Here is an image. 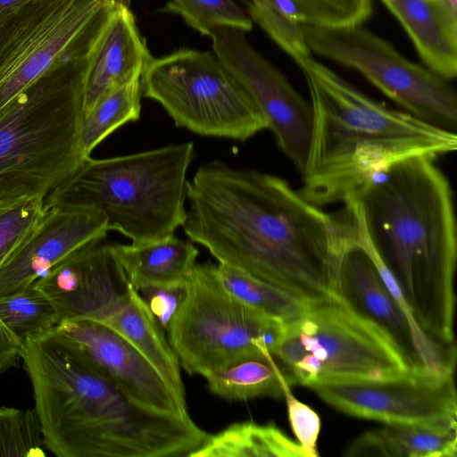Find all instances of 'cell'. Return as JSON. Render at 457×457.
<instances>
[{
	"mask_svg": "<svg viewBox=\"0 0 457 457\" xmlns=\"http://www.w3.org/2000/svg\"><path fill=\"white\" fill-rule=\"evenodd\" d=\"M183 224L191 242L306 303L341 294L339 271L359 237L353 207L327 212L272 174L221 161L187 181Z\"/></svg>",
	"mask_w": 457,
	"mask_h": 457,
	"instance_id": "cell-1",
	"label": "cell"
},
{
	"mask_svg": "<svg viewBox=\"0 0 457 457\" xmlns=\"http://www.w3.org/2000/svg\"><path fill=\"white\" fill-rule=\"evenodd\" d=\"M21 359L57 457H191L209 436L190 415L133 400L55 329L24 339Z\"/></svg>",
	"mask_w": 457,
	"mask_h": 457,
	"instance_id": "cell-2",
	"label": "cell"
},
{
	"mask_svg": "<svg viewBox=\"0 0 457 457\" xmlns=\"http://www.w3.org/2000/svg\"><path fill=\"white\" fill-rule=\"evenodd\" d=\"M346 201L416 322L437 343L453 346L457 227L446 175L434 159H409Z\"/></svg>",
	"mask_w": 457,
	"mask_h": 457,
	"instance_id": "cell-3",
	"label": "cell"
},
{
	"mask_svg": "<svg viewBox=\"0 0 457 457\" xmlns=\"http://www.w3.org/2000/svg\"><path fill=\"white\" fill-rule=\"evenodd\" d=\"M303 71L312 111L299 193L318 206L344 203L395 165L454 152L455 132L389 108L310 57Z\"/></svg>",
	"mask_w": 457,
	"mask_h": 457,
	"instance_id": "cell-4",
	"label": "cell"
},
{
	"mask_svg": "<svg viewBox=\"0 0 457 457\" xmlns=\"http://www.w3.org/2000/svg\"><path fill=\"white\" fill-rule=\"evenodd\" d=\"M192 142L104 159L85 158L51 191L44 205L92 206L108 230L143 245L175 235L187 218V173Z\"/></svg>",
	"mask_w": 457,
	"mask_h": 457,
	"instance_id": "cell-5",
	"label": "cell"
},
{
	"mask_svg": "<svg viewBox=\"0 0 457 457\" xmlns=\"http://www.w3.org/2000/svg\"><path fill=\"white\" fill-rule=\"evenodd\" d=\"M86 61L52 71L0 117V199L46 197L85 159L79 130Z\"/></svg>",
	"mask_w": 457,
	"mask_h": 457,
	"instance_id": "cell-6",
	"label": "cell"
},
{
	"mask_svg": "<svg viewBox=\"0 0 457 457\" xmlns=\"http://www.w3.org/2000/svg\"><path fill=\"white\" fill-rule=\"evenodd\" d=\"M293 385L381 380L414 370L393 337L342 294L309 303L271 351Z\"/></svg>",
	"mask_w": 457,
	"mask_h": 457,
	"instance_id": "cell-7",
	"label": "cell"
},
{
	"mask_svg": "<svg viewBox=\"0 0 457 457\" xmlns=\"http://www.w3.org/2000/svg\"><path fill=\"white\" fill-rule=\"evenodd\" d=\"M115 0H27L0 15V117L56 69L86 59Z\"/></svg>",
	"mask_w": 457,
	"mask_h": 457,
	"instance_id": "cell-8",
	"label": "cell"
},
{
	"mask_svg": "<svg viewBox=\"0 0 457 457\" xmlns=\"http://www.w3.org/2000/svg\"><path fill=\"white\" fill-rule=\"evenodd\" d=\"M215 265H195L166 329L180 367L204 378L243 359L272 353L284 326L228 293Z\"/></svg>",
	"mask_w": 457,
	"mask_h": 457,
	"instance_id": "cell-9",
	"label": "cell"
},
{
	"mask_svg": "<svg viewBox=\"0 0 457 457\" xmlns=\"http://www.w3.org/2000/svg\"><path fill=\"white\" fill-rule=\"evenodd\" d=\"M141 83L143 96L159 103L176 126L200 136L246 141L268 129L214 53L180 49L153 58Z\"/></svg>",
	"mask_w": 457,
	"mask_h": 457,
	"instance_id": "cell-10",
	"label": "cell"
},
{
	"mask_svg": "<svg viewBox=\"0 0 457 457\" xmlns=\"http://www.w3.org/2000/svg\"><path fill=\"white\" fill-rule=\"evenodd\" d=\"M303 30L311 52L357 71L418 119L455 132L457 99L449 80L411 62L361 24L304 23Z\"/></svg>",
	"mask_w": 457,
	"mask_h": 457,
	"instance_id": "cell-11",
	"label": "cell"
},
{
	"mask_svg": "<svg viewBox=\"0 0 457 457\" xmlns=\"http://www.w3.org/2000/svg\"><path fill=\"white\" fill-rule=\"evenodd\" d=\"M245 34L231 27L215 29L210 37L213 53L262 114L277 145L302 172L311 140V104L252 46Z\"/></svg>",
	"mask_w": 457,
	"mask_h": 457,
	"instance_id": "cell-12",
	"label": "cell"
},
{
	"mask_svg": "<svg viewBox=\"0 0 457 457\" xmlns=\"http://www.w3.org/2000/svg\"><path fill=\"white\" fill-rule=\"evenodd\" d=\"M346 414L385 424H457L453 372L414 369L381 380H360L311 387Z\"/></svg>",
	"mask_w": 457,
	"mask_h": 457,
	"instance_id": "cell-13",
	"label": "cell"
},
{
	"mask_svg": "<svg viewBox=\"0 0 457 457\" xmlns=\"http://www.w3.org/2000/svg\"><path fill=\"white\" fill-rule=\"evenodd\" d=\"M339 286L341 294L355 308L389 333L413 369L454 371L455 346L435 341L401 307L384 283L360 234L344 254Z\"/></svg>",
	"mask_w": 457,
	"mask_h": 457,
	"instance_id": "cell-14",
	"label": "cell"
},
{
	"mask_svg": "<svg viewBox=\"0 0 457 457\" xmlns=\"http://www.w3.org/2000/svg\"><path fill=\"white\" fill-rule=\"evenodd\" d=\"M55 331L133 400L157 411L189 415L186 401L176 395L156 368L108 325L91 319L64 320Z\"/></svg>",
	"mask_w": 457,
	"mask_h": 457,
	"instance_id": "cell-15",
	"label": "cell"
},
{
	"mask_svg": "<svg viewBox=\"0 0 457 457\" xmlns=\"http://www.w3.org/2000/svg\"><path fill=\"white\" fill-rule=\"evenodd\" d=\"M108 231L104 215L95 207L45 206L34 230L0 268V296L29 286L64 261L101 243Z\"/></svg>",
	"mask_w": 457,
	"mask_h": 457,
	"instance_id": "cell-16",
	"label": "cell"
},
{
	"mask_svg": "<svg viewBox=\"0 0 457 457\" xmlns=\"http://www.w3.org/2000/svg\"><path fill=\"white\" fill-rule=\"evenodd\" d=\"M34 284L54 305L61 321L104 322L127 279L110 244L99 243L64 261Z\"/></svg>",
	"mask_w": 457,
	"mask_h": 457,
	"instance_id": "cell-17",
	"label": "cell"
},
{
	"mask_svg": "<svg viewBox=\"0 0 457 457\" xmlns=\"http://www.w3.org/2000/svg\"><path fill=\"white\" fill-rule=\"evenodd\" d=\"M153 57L128 4L119 3L93 43L83 74V115L106 93L141 78Z\"/></svg>",
	"mask_w": 457,
	"mask_h": 457,
	"instance_id": "cell-18",
	"label": "cell"
},
{
	"mask_svg": "<svg viewBox=\"0 0 457 457\" xmlns=\"http://www.w3.org/2000/svg\"><path fill=\"white\" fill-rule=\"evenodd\" d=\"M402 24L425 66L452 80L457 73V18L437 0H381Z\"/></svg>",
	"mask_w": 457,
	"mask_h": 457,
	"instance_id": "cell-19",
	"label": "cell"
},
{
	"mask_svg": "<svg viewBox=\"0 0 457 457\" xmlns=\"http://www.w3.org/2000/svg\"><path fill=\"white\" fill-rule=\"evenodd\" d=\"M110 247L128 283L138 292L185 284L199 254L192 242L175 235L143 245L112 243Z\"/></svg>",
	"mask_w": 457,
	"mask_h": 457,
	"instance_id": "cell-20",
	"label": "cell"
},
{
	"mask_svg": "<svg viewBox=\"0 0 457 457\" xmlns=\"http://www.w3.org/2000/svg\"><path fill=\"white\" fill-rule=\"evenodd\" d=\"M137 347L156 368L183 401L185 387L179 361L144 298L129 283L121 290L112 311L103 322Z\"/></svg>",
	"mask_w": 457,
	"mask_h": 457,
	"instance_id": "cell-21",
	"label": "cell"
},
{
	"mask_svg": "<svg viewBox=\"0 0 457 457\" xmlns=\"http://www.w3.org/2000/svg\"><path fill=\"white\" fill-rule=\"evenodd\" d=\"M457 424L391 423L356 437L344 456L456 457Z\"/></svg>",
	"mask_w": 457,
	"mask_h": 457,
	"instance_id": "cell-22",
	"label": "cell"
},
{
	"mask_svg": "<svg viewBox=\"0 0 457 457\" xmlns=\"http://www.w3.org/2000/svg\"><path fill=\"white\" fill-rule=\"evenodd\" d=\"M205 378L212 394L228 401L282 398L293 386L285 368L270 353L243 359Z\"/></svg>",
	"mask_w": 457,
	"mask_h": 457,
	"instance_id": "cell-23",
	"label": "cell"
},
{
	"mask_svg": "<svg viewBox=\"0 0 457 457\" xmlns=\"http://www.w3.org/2000/svg\"><path fill=\"white\" fill-rule=\"evenodd\" d=\"M191 457H304V453L275 424L243 421L209 435Z\"/></svg>",
	"mask_w": 457,
	"mask_h": 457,
	"instance_id": "cell-24",
	"label": "cell"
},
{
	"mask_svg": "<svg viewBox=\"0 0 457 457\" xmlns=\"http://www.w3.org/2000/svg\"><path fill=\"white\" fill-rule=\"evenodd\" d=\"M142 96L141 78H137L104 95L83 115L79 146L84 158L114 130L140 118Z\"/></svg>",
	"mask_w": 457,
	"mask_h": 457,
	"instance_id": "cell-25",
	"label": "cell"
},
{
	"mask_svg": "<svg viewBox=\"0 0 457 457\" xmlns=\"http://www.w3.org/2000/svg\"><path fill=\"white\" fill-rule=\"evenodd\" d=\"M215 271L221 285L233 296L284 324L302 315L309 304L235 267L219 263Z\"/></svg>",
	"mask_w": 457,
	"mask_h": 457,
	"instance_id": "cell-26",
	"label": "cell"
},
{
	"mask_svg": "<svg viewBox=\"0 0 457 457\" xmlns=\"http://www.w3.org/2000/svg\"><path fill=\"white\" fill-rule=\"evenodd\" d=\"M248 14L297 65L312 57L303 30L305 18L292 0H250Z\"/></svg>",
	"mask_w": 457,
	"mask_h": 457,
	"instance_id": "cell-27",
	"label": "cell"
},
{
	"mask_svg": "<svg viewBox=\"0 0 457 457\" xmlns=\"http://www.w3.org/2000/svg\"><path fill=\"white\" fill-rule=\"evenodd\" d=\"M0 320L21 342L54 330L61 320L34 283L0 296Z\"/></svg>",
	"mask_w": 457,
	"mask_h": 457,
	"instance_id": "cell-28",
	"label": "cell"
},
{
	"mask_svg": "<svg viewBox=\"0 0 457 457\" xmlns=\"http://www.w3.org/2000/svg\"><path fill=\"white\" fill-rule=\"evenodd\" d=\"M164 11L177 13L203 36L211 37L220 28L231 27L246 32L253 21L234 0H170Z\"/></svg>",
	"mask_w": 457,
	"mask_h": 457,
	"instance_id": "cell-29",
	"label": "cell"
},
{
	"mask_svg": "<svg viewBox=\"0 0 457 457\" xmlns=\"http://www.w3.org/2000/svg\"><path fill=\"white\" fill-rule=\"evenodd\" d=\"M44 200L41 195L0 199V268L36 228L45 212Z\"/></svg>",
	"mask_w": 457,
	"mask_h": 457,
	"instance_id": "cell-30",
	"label": "cell"
},
{
	"mask_svg": "<svg viewBox=\"0 0 457 457\" xmlns=\"http://www.w3.org/2000/svg\"><path fill=\"white\" fill-rule=\"evenodd\" d=\"M45 448L34 408L0 406V457H44Z\"/></svg>",
	"mask_w": 457,
	"mask_h": 457,
	"instance_id": "cell-31",
	"label": "cell"
},
{
	"mask_svg": "<svg viewBox=\"0 0 457 457\" xmlns=\"http://www.w3.org/2000/svg\"><path fill=\"white\" fill-rule=\"evenodd\" d=\"M306 23L338 27L361 24L372 12L370 0H292Z\"/></svg>",
	"mask_w": 457,
	"mask_h": 457,
	"instance_id": "cell-32",
	"label": "cell"
},
{
	"mask_svg": "<svg viewBox=\"0 0 457 457\" xmlns=\"http://www.w3.org/2000/svg\"><path fill=\"white\" fill-rule=\"evenodd\" d=\"M289 423L301 445L304 457H317V439L320 431V419L308 405L297 400L291 391L285 394Z\"/></svg>",
	"mask_w": 457,
	"mask_h": 457,
	"instance_id": "cell-33",
	"label": "cell"
},
{
	"mask_svg": "<svg viewBox=\"0 0 457 457\" xmlns=\"http://www.w3.org/2000/svg\"><path fill=\"white\" fill-rule=\"evenodd\" d=\"M138 293L165 332L173 313L185 296L186 283L168 287H148Z\"/></svg>",
	"mask_w": 457,
	"mask_h": 457,
	"instance_id": "cell-34",
	"label": "cell"
},
{
	"mask_svg": "<svg viewBox=\"0 0 457 457\" xmlns=\"http://www.w3.org/2000/svg\"><path fill=\"white\" fill-rule=\"evenodd\" d=\"M21 351V341L0 320V375L19 366Z\"/></svg>",
	"mask_w": 457,
	"mask_h": 457,
	"instance_id": "cell-35",
	"label": "cell"
},
{
	"mask_svg": "<svg viewBox=\"0 0 457 457\" xmlns=\"http://www.w3.org/2000/svg\"><path fill=\"white\" fill-rule=\"evenodd\" d=\"M27 0H0V15L20 5Z\"/></svg>",
	"mask_w": 457,
	"mask_h": 457,
	"instance_id": "cell-36",
	"label": "cell"
},
{
	"mask_svg": "<svg viewBox=\"0 0 457 457\" xmlns=\"http://www.w3.org/2000/svg\"><path fill=\"white\" fill-rule=\"evenodd\" d=\"M453 16L457 18V0H437Z\"/></svg>",
	"mask_w": 457,
	"mask_h": 457,
	"instance_id": "cell-37",
	"label": "cell"
}]
</instances>
